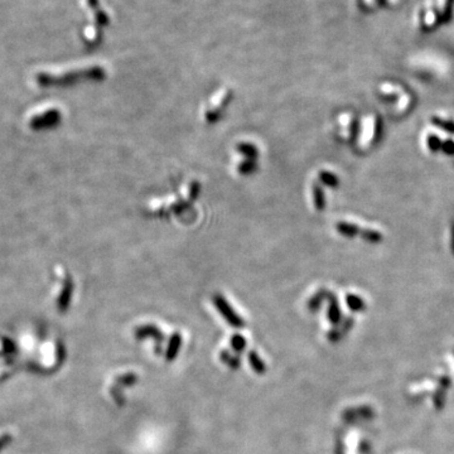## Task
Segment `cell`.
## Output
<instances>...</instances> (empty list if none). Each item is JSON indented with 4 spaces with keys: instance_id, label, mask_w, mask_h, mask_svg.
<instances>
[{
    "instance_id": "cell-13",
    "label": "cell",
    "mask_w": 454,
    "mask_h": 454,
    "mask_svg": "<svg viewBox=\"0 0 454 454\" xmlns=\"http://www.w3.org/2000/svg\"><path fill=\"white\" fill-rule=\"evenodd\" d=\"M136 381H138V376L135 374H127L123 375V376H119L115 380V383L118 386H131V385H135Z\"/></svg>"
},
{
    "instance_id": "cell-14",
    "label": "cell",
    "mask_w": 454,
    "mask_h": 454,
    "mask_svg": "<svg viewBox=\"0 0 454 454\" xmlns=\"http://www.w3.org/2000/svg\"><path fill=\"white\" fill-rule=\"evenodd\" d=\"M231 347L235 352H242L246 347V340L241 334H235L231 337Z\"/></svg>"
},
{
    "instance_id": "cell-9",
    "label": "cell",
    "mask_w": 454,
    "mask_h": 454,
    "mask_svg": "<svg viewBox=\"0 0 454 454\" xmlns=\"http://www.w3.org/2000/svg\"><path fill=\"white\" fill-rule=\"evenodd\" d=\"M257 168L256 159H245L244 162L238 164V173L244 174V176H249V174L254 173Z\"/></svg>"
},
{
    "instance_id": "cell-1",
    "label": "cell",
    "mask_w": 454,
    "mask_h": 454,
    "mask_svg": "<svg viewBox=\"0 0 454 454\" xmlns=\"http://www.w3.org/2000/svg\"><path fill=\"white\" fill-rule=\"evenodd\" d=\"M80 5L86 13L89 24L102 28L110 23V16L102 5L101 0H80Z\"/></svg>"
},
{
    "instance_id": "cell-3",
    "label": "cell",
    "mask_w": 454,
    "mask_h": 454,
    "mask_svg": "<svg viewBox=\"0 0 454 454\" xmlns=\"http://www.w3.org/2000/svg\"><path fill=\"white\" fill-rule=\"evenodd\" d=\"M231 96L232 93L230 90H221L215 96L213 101L216 102H213L211 108H208L207 112H206V120L208 123H216V120L219 118V115H221L222 110L225 109V106L229 104Z\"/></svg>"
},
{
    "instance_id": "cell-18",
    "label": "cell",
    "mask_w": 454,
    "mask_h": 454,
    "mask_svg": "<svg viewBox=\"0 0 454 454\" xmlns=\"http://www.w3.org/2000/svg\"><path fill=\"white\" fill-rule=\"evenodd\" d=\"M347 302H348V306L353 309H357L360 307V300L356 297H352V295H349V297L347 298Z\"/></svg>"
},
{
    "instance_id": "cell-11",
    "label": "cell",
    "mask_w": 454,
    "mask_h": 454,
    "mask_svg": "<svg viewBox=\"0 0 454 454\" xmlns=\"http://www.w3.org/2000/svg\"><path fill=\"white\" fill-rule=\"evenodd\" d=\"M313 202H314V207L318 211L325 208V193L318 185L313 187Z\"/></svg>"
},
{
    "instance_id": "cell-10",
    "label": "cell",
    "mask_w": 454,
    "mask_h": 454,
    "mask_svg": "<svg viewBox=\"0 0 454 454\" xmlns=\"http://www.w3.org/2000/svg\"><path fill=\"white\" fill-rule=\"evenodd\" d=\"M219 357H221V360H222L229 367L234 368V370L240 367V363H241V362H240V359H238L237 356L231 355V353L227 352V351H222L221 355H219Z\"/></svg>"
},
{
    "instance_id": "cell-6",
    "label": "cell",
    "mask_w": 454,
    "mask_h": 454,
    "mask_svg": "<svg viewBox=\"0 0 454 454\" xmlns=\"http://www.w3.org/2000/svg\"><path fill=\"white\" fill-rule=\"evenodd\" d=\"M72 291H73V285H72L71 280L66 281L65 287L62 289V293L59 295L58 299V309L59 310H66L70 306V302H71L72 298Z\"/></svg>"
},
{
    "instance_id": "cell-16",
    "label": "cell",
    "mask_w": 454,
    "mask_h": 454,
    "mask_svg": "<svg viewBox=\"0 0 454 454\" xmlns=\"http://www.w3.org/2000/svg\"><path fill=\"white\" fill-rule=\"evenodd\" d=\"M331 308H329V318L332 322H337L340 319V309L337 307L336 299H331Z\"/></svg>"
},
{
    "instance_id": "cell-4",
    "label": "cell",
    "mask_w": 454,
    "mask_h": 454,
    "mask_svg": "<svg viewBox=\"0 0 454 454\" xmlns=\"http://www.w3.org/2000/svg\"><path fill=\"white\" fill-rule=\"evenodd\" d=\"M135 337L138 340H144V338H148V337H151V338H154L155 342H157V347H155V351H157L158 355H161L162 353V346H163V341H164V334L159 331V328L154 325H144L140 326L135 329Z\"/></svg>"
},
{
    "instance_id": "cell-2",
    "label": "cell",
    "mask_w": 454,
    "mask_h": 454,
    "mask_svg": "<svg viewBox=\"0 0 454 454\" xmlns=\"http://www.w3.org/2000/svg\"><path fill=\"white\" fill-rule=\"evenodd\" d=\"M213 304L219 312V314L222 315L225 321L229 323L231 327L234 328H244L245 327V321L235 312V309L230 306V303L225 299V297L219 295V294H215L213 295Z\"/></svg>"
},
{
    "instance_id": "cell-7",
    "label": "cell",
    "mask_w": 454,
    "mask_h": 454,
    "mask_svg": "<svg viewBox=\"0 0 454 454\" xmlns=\"http://www.w3.org/2000/svg\"><path fill=\"white\" fill-rule=\"evenodd\" d=\"M249 362H250L251 367H253V370L255 371L256 374H259V375L265 374V371H266L265 362L260 359L259 355H257L255 351H251V352L249 353Z\"/></svg>"
},
{
    "instance_id": "cell-5",
    "label": "cell",
    "mask_w": 454,
    "mask_h": 454,
    "mask_svg": "<svg viewBox=\"0 0 454 454\" xmlns=\"http://www.w3.org/2000/svg\"><path fill=\"white\" fill-rule=\"evenodd\" d=\"M181 346H182V336L178 332H176L173 336L170 337L169 343H168L167 351H165V360L167 361H173L178 356Z\"/></svg>"
},
{
    "instance_id": "cell-15",
    "label": "cell",
    "mask_w": 454,
    "mask_h": 454,
    "mask_svg": "<svg viewBox=\"0 0 454 454\" xmlns=\"http://www.w3.org/2000/svg\"><path fill=\"white\" fill-rule=\"evenodd\" d=\"M337 230L340 231V234L345 236H353L356 235V231H357V227L355 225H351V223H346V222H340L337 225Z\"/></svg>"
},
{
    "instance_id": "cell-8",
    "label": "cell",
    "mask_w": 454,
    "mask_h": 454,
    "mask_svg": "<svg viewBox=\"0 0 454 454\" xmlns=\"http://www.w3.org/2000/svg\"><path fill=\"white\" fill-rule=\"evenodd\" d=\"M237 151L244 157H246V159H256L257 154H259L257 148L251 143H240L237 145Z\"/></svg>"
},
{
    "instance_id": "cell-12",
    "label": "cell",
    "mask_w": 454,
    "mask_h": 454,
    "mask_svg": "<svg viewBox=\"0 0 454 454\" xmlns=\"http://www.w3.org/2000/svg\"><path fill=\"white\" fill-rule=\"evenodd\" d=\"M319 180H321L322 183H325L326 185H329V187H337L338 182H340L336 174L329 173L327 170H322L321 173H319Z\"/></svg>"
},
{
    "instance_id": "cell-17",
    "label": "cell",
    "mask_w": 454,
    "mask_h": 454,
    "mask_svg": "<svg viewBox=\"0 0 454 454\" xmlns=\"http://www.w3.org/2000/svg\"><path fill=\"white\" fill-rule=\"evenodd\" d=\"M9 442H12V436H9V434H4V436H0V452L5 448L6 444H9Z\"/></svg>"
}]
</instances>
